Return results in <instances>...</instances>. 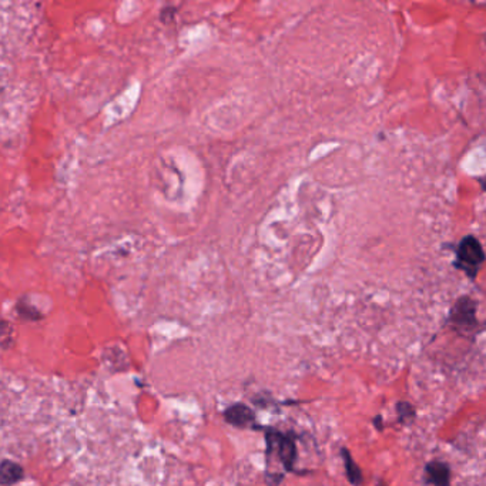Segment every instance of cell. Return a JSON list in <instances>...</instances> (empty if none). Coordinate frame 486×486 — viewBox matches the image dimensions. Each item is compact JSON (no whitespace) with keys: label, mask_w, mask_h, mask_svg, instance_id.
<instances>
[{"label":"cell","mask_w":486,"mask_h":486,"mask_svg":"<svg viewBox=\"0 0 486 486\" xmlns=\"http://www.w3.org/2000/svg\"><path fill=\"white\" fill-rule=\"evenodd\" d=\"M263 433L265 436V462H271L274 458L280 460L285 472H297L295 462L298 458L297 441L291 432H282L272 426H264Z\"/></svg>","instance_id":"cell-1"},{"label":"cell","mask_w":486,"mask_h":486,"mask_svg":"<svg viewBox=\"0 0 486 486\" xmlns=\"http://www.w3.org/2000/svg\"><path fill=\"white\" fill-rule=\"evenodd\" d=\"M486 260L483 247L475 236H465L456 247V258L453 265L465 272L470 280H475Z\"/></svg>","instance_id":"cell-2"},{"label":"cell","mask_w":486,"mask_h":486,"mask_svg":"<svg viewBox=\"0 0 486 486\" xmlns=\"http://www.w3.org/2000/svg\"><path fill=\"white\" fill-rule=\"evenodd\" d=\"M477 302L470 298L469 295L459 297L449 312V321L452 326L462 331V333H470L477 326Z\"/></svg>","instance_id":"cell-3"},{"label":"cell","mask_w":486,"mask_h":486,"mask_svg":"<svg viewBox=\"0 0 486 486\" xmlns=\"http://www.w3.org/2000/svg\"><path fill=\"white\" fill-rule=\"evenodd\" d=\"M224 421L237 429H251L263 432V425L258 424L255 412L244 402H236L227 407L223 412Z\"/></svg>","instance_id":"cell-4"},{"label":"cell","mask_w":486,"mask_h":486,"mask_svg":"<svg viewBox=\"0 0 486 486\" xmlns=\"http://www.w3.org/2000/svg\"><path fill=\"white\" fill-rule=\"evenodd\" d=\"M426 482L433 486H451V468L442 460H431L425 466Z\"/></svg>","instance_id":"cell-5"},{"label":"cell","mask_w":486,"mask_h":486,"mask_svg":"<svg viewBox=\"0 0 486 486\" xmlns=\"http://www.w3.org/2000/svg\"><path fill=\"white\" fill-rule=\"evenodd\" d=\"M25 479V469L15 460L4 459L0 463V483L2 486H13Z\"/></svg>","instance_id":"cell-6"},{"label":"cell","mask_w":486,"mask_h":486,"mask_svg":"<svg viewBox=\"0 0 486 486\" xmlns=\"http://www.w3.org/2000/svg\"><path fill=\"white\" fill-rule=\"evenodd\" d=\"M341 456L344 459V466H346V473H347L348 480L354 486H360L363 483V472H361L360 466L355 463V460L353 459L351 452L347 448H343Z\"/></svg>","instance_id":"cell-7"},{"label":"cell","mask_w":486,"mask_h":486,"mask_svg":"<svg viewBox=\"0 0 486 486\" xmlns=\"http://www.w3.org/2000/svg\"><path fill=\"white\" fill-rule=\"evenodd\" d=\"M16 309H18V312H19V315H21L22 318L29 319V321H38V319L43 318V315H42L35 306L29 305V304H28L26 301H23V299H21V301L18 302Z\"/></svg>","instance_id":"cell-8"},{"label":"cell","mask_w":486,"mask_h":486,"mask_svg":"<svg viewBox=\"0 0 486 486\" xmlns=\"http://www.w3.org/2000/svg\"><path fill=\"white\" fill-rule=\"evenodd\" d=\"M397 412L402 424H408L415 418V408L409 402H398Z\"/></svg>","instance_id":"cell-9"},{"label":"cell","mask_w":486,"mask_h":486,"mask_svg":"<svg viewBox=\"0 0 486 486\" xmlns=\"http://www.w3.org/2000/svg\"><path fill=\"white\" fill-rule=\"evenodd\" d=\"M374 424L377 425V428H378V429H382V425H381V416H378V418L374 421Z\"/></svg>","instance_id":"cell-10"}]
</instances>
